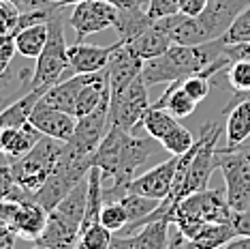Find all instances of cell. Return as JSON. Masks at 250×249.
<instances>
[{"instance_id":"cell-1","label":"cell","mask_w":250,"mask_h":249,"mask_svg":"<svg viewBox=\"0 0 250 249\" xmlns=\"http://www.w3.org/2000/svg\"><path fill=\"white\" fill-rule=\"evenodd\" d=\"M156 142L158 140L152 135L141 138L122 127H109L92 155V166L101 168L103 176L113 180L109 189H105V200H118L124 196L126 185L135 178V172L158 152Z\"/></svg>"},{"instance_id":"cell-2","label":"cell","mask_w":250,"mask_h":249,"mask_svg":"<svg viewBox=\"0 0 250 249\" xmlns=\"http://www.w3.org/2000/svg\"><path fill=\"white\" fill-rule=\"evenodd\" d=\"M225 43L220 39L201 45H171L163 56L144 62L141 77L147 86L171 84L188 75L201 73L212 62L225 56Z\"/></svg>"},{"instance_id":"cell-3","label":"cell","mask_w":250,"mask_h":249,"mask_svg":"<svg viewBox=\"0 0 250 249\" xmlns=\"http://www.w3.org/2000/svg\"><path fill=\"white\" fill-rule=\"evenodd\" d=\"M233 213L235 211L227 200V191L208 187V189L190 194L184 200H180L173 213L169 215V222L188 241L192 236H197L206 224H231Z\"/></svg>"},{"instance_id":"cell-4","label":"cell","mask_w":250,"mask_h":249,"mask_svg":"<svg viewBox=\"0 0 250 249\" xmlns=\"http://www.w3.org/2000/svg\"><path fill=\"white\" fill-rule=\"evenodd\" d=\"M62 155H64V142L43 135L30 152H26L18 161H11L13 163L15 183L30 200L37 198L39 189L45 185V180L49 178L54 168L58 166Z\"/></svg>"},{"instance_id":"cell-5","label":"cell","mask_w":250,"mask_h":249,"mask_svg":"<svg viewBox=\"0 0 250 249\" xmlns=\"http://www.w3.org/2000/svg\"><path fill=\"white\" fill-rule=\"evenodd\" d=\"M64 22H66L64 9L47 22L49 24L47 45H45V50L35 62V75H32V88L35 90L47 93L58 82L66 80V73L73 75L69 65V45L64 41Z\"/></svg>"},{"instance_id":"cell-6","label":"cell","mask_w":250,"mask_h":249,"mask_svg":"<svg viewBox=\"0 0 250 249\" xmlns=\"http://www.w3.org/2000/svg\"><path fill=\"white\" fill-rule=\"evenodd\" d=\"M218 168L225 176L227 200L233 211L250 208V142L235 149H216Z\"/></svg>"},{"instance_id":"cell-7","label":"cell","mask_w":250,"mask_h":249,"mask_svg":"<svg viewBox=\"0 0 250 249\" xmlns=\"http://www.w3.org/2000/svg\"><path fill=\"white\" fill-rule=\"evenodd\" d=\"M92 168V157H69L62 155L58 166L45 180V185L39 189L35 200L47 211H54L56 206L71 194L75 187L88 176Z\"/></svg>"},{"instance_id":"cell-8","label":"cell","mask_w":250,"mask_h":249,"mask_svg":"<svg viewBox=\"0 0 250 249\" xmlns=\"http://www.w3.org/2000/svg\"><path fill=\"white\" fill-rule=\"evenodd\" d=\"M109 101L107 97L92 114L77 118L75 131L69 142H64V155L69 157H92L109 131Z\"/></svg>"},{"instance_id":"cell-9","label":"cell","mask_w":250,"mask_h":249,"mask_svg":"<svg viewBox=\"0 0 250 249\" xmlns=\"http://www.w3.org/2000/svg\"><path fill=\"white\" fill-rule=\"evenodd\" d=\"M147 99V84L144 77H135L122 93L111 95L109 101V127H122L126 131H133L141 123V116L150 107Z\"/></svg>"},{"instance_id":"cell-10","label":"cell","mask_w":250,"mask_h":249,"mask_svg":"<svg viewBox=\"0 0 250 249\" xmlns=\"http://www.w3.org/2000/svg\"><path fill=\"white\" fill-rule=\"evenodd\" d=\"M73 11L69 15V26L75 30V41L82 43L86 37L94 32L107 30L116 26L118 9L107 0H83V2L71 4Z\"/></svg>"},{"instance_id":"cell-11","label":"cell","mask_w":250,"mask_h":249,"mask_svg":"<svg viewBox=\"0 0 250 249\" xmlns=\"http://www.w3.org/2000/svg\"><path fill=\"white\" fill-rule=\"evenodd\" d=\"M178 161H180V157L171 155L167 161L158 163V166H154L152 170L144 172L141 176H135L126 185V191H124V194H139V196H146V198H152V200L163 202L173 189Z\"/></svg>"},{"instance_id":"cell-12","label":"cell","mask_w":250,"mask_h":249,"mask_svg":"<svg viewBox=\"0 0 250 249\" xmlns=\"http://www.w3.org/2000/svg\"><path fill=\"white\" fill-rule=\"evenodd\" d=\"M248 4L250 0H209L206 11L197 18L206 41H216L223 37Z\"/></svg>"},{"instance_id":"cell-13","label":"cell","mask_w":250,"mask_h":249,"mask_svg":"<svg viewBox=\"0 0 250 249\" xmlns=\"http://www.w3.org/2000/svg\"><path fill=\"white\" fill-rule=\"evenodd\" d=\"M28 123L35 124L43 135L56 138V140H60V142H69L73 138V131H75L77 118L73 114H66V112L56 110V107L39 101L35 105V110H32Z\"/></svg>"},{"instance_id":"cell-14","label":"cell","mask_w":250,"mask_h":249,"mask_svg":"<svg viewBox=\"0 0 250 249\" xmlns=\"http://www.w3.org/2000/svg\"><path fill=\"white\" fill-rule=\"evenodd\" d=\"M144 62L137 54L130 52V48L126 43L118 41L116 52L111 54L109 65H107V73H109V88L111 95L122 93L124 88L128 86L135 77L141 75V69H144Z\"/></svg>"},{"instance_id":"cell-15","label":"cell","mask_w":250,"mask_h":249,"mask_svg":"<svg viewBox=\"0 0 250 249\" xmlns=\"http://www.w3.org/2000/svg\"><path fill=\"white\" fill-rule=\"evenodd\" d=\"M118 41L107 45H90V43H73L69 45V65L73 75L75 73H96V71H103L109 65L111 54L116 52Z\"/></svg>"},{"instance_id":"cell-16","label":"cell","mask_w":250,"mask_h":249,"mask_svg":"<svg viewBox=\"0 0 250 249\" xmlns=\"http://www.w3.org/2000/svg\"><path fill=\"white\" fill-rule=\"evenodd\" d=\"M79 234H82V225L66 219L58 211H49L47 225H45L43 234L35 241V245H43L49 249H75Z\"/></svg>"},{"instance_id":"cell-17","label":"cell","mask_w":250,"mask_h":249,"mask_svg":"<svg viewBox=\"0 0 250 249\" xmlns=\"http://www.w3.org/2000/svg\"><path fill=\"white\" fill-rule=\"evenodd\" d=\"M47 217H49L47 208H43L37 200H28L20 204V211L11 222V228L21 239L35 243L43 234L45 225H47Z\"/></svg>"},{"instance_id":"cell-18","label":"cell","mask_w":250,"mask_h":249,"mask_svg":"<svg viewBox=\"0 0 250 249\" xmlns=\"http://www.w3.org/2000/svg\"><path fill=\"white\" fill-rule=\"evenodd\" d=\"M43 138V133L39 131L35 124L26 123L21 127L4 129L0 133V146H2V155L9 161H18L26 152H30L37 146V142Z\"/></svg>"},{"instance_id":"cell-19","label":"cell","mask_w":250,"mask_h":249,"mask_svg":"<svg viewBox=\"0 0 250 249\" xmlns=\"http://www.w3.org/2000/svg\"><path fill=\"white\" fill-rule=\"evenodd\" d=\"M126 45L130 48V52L137 54L141 60H152V58H156V56H163L173 43H171V39H169L167 30H165L163 22L154 20L147 30H144L137 39H133V41Z\"/></svg>"},{"instance_id":"cell-20","label":"cell","mask_w":250,"mask_h":249,"mask_svg":"<svg viewBox=\"0 0 250 249\" xmlns=\"http://www.w3.org/2000/svg\"><path fill=\"white\" fill-rule=\"evenodd\" d=\"M86 75L88 73H75V75L58 82L56 86H52L47 93L43 95L41 101L56 107V110H62V112H66V114L75 116L77 97H79V90H82L83 82H86Z\"/></svg>"},{"instance_id":"cell-21","label":"cell","mask_w":250,"mask_h":249,"mask_svg":"<svg viewBox=\"0 0 250 249\" xmlns=\"http://www.w3.org/2000/svg\"><path fill=\"white\" fill-rule=\"evenodd\" d=\"M32 75H35V69H28V67H18L15 71L13 67H9L4 71V75L0 77V110H4L13 101H18L30 93Z\"/></svg>"},{"instance_id":"cell-22","label":"cell","mask_w":250,"mask_h":249,"mask_svg":"<svg viewBox=\"0 0 250 249\" xmlns=\"http://www.w3.org/2000/svg\"><path fill=\"white\" fill-rule=\"evenodd\" d=\"M227 149H235L250 140V99L240 101L225 114Z\"/></svg>"},{"instance_id":"cell-23","label":"cell","mask_w":250,"mask_h":249,"mask_svg":"<svg viewBox=\"0 0 250 249\" xmlns=\"http://www.w3.org/2000/svg\"><path fill=\"white\" fill-rule=\"evenodd\" d=\"M49 39V24L47 22H39V24L26 26L15 32V48L21 58H39L41 52L47 45Z\"/></svg>"},{"instance_id":"cell-24","label":"cell","mask_w":250,"mask_h":249,"mask_svg":"<svg viewBox=\"0 0 250 249\" xmlns=\"http://www.w3.org/2000/svg\"><path fill=\"white\" fill-rule=\"evenodd\" d=\"M197 105H199L197 101L192 99L184 88H182L180 80L169 84L167 90H165L161 97H158L154 103H152V107H161V110H167L169 114H173L175 118H186V116H190L192 112L197 110Z\"/></svg>"},{"instance_id":"cell-25","label":"cell","mask_w":250,"mask_h":249,"mask_svg":"<svg viewBox=\"0 0 250 249\" xmlns=\"http://www.w3.org/2000/svg\"><path fill=\"white\" fill-rule=\"evenodd\" d=\"M152 22L154 20L147 15V9H118V20L113 26L118 30V41L130 43L144 30H147Z\"/></svg>"},{"instance_id":"cell-26","label":"cell","mask_w":250,"mask_h":249,"mask_svg":"<svg viewBox=\"0 0 250 249\" xmlns=\"http://www.w3.org/2000/svg\"><path fill=\"white\" fill-rule=\"evenodd\" d=\"M169 224L167 219H154V222L141 225V228L130 236L133 249H167L169 247Z\"/></svg>"},{"instance_id":"cell-27","label":"cell","mask_w":250,"mask_h":249,"mask_svg":"<svg viewBox=\"0 0 250 249\" xmlns=\"http://www.w3.org/2000/svg\"><path fill=\"white\" fill-rule=\"evenodd\" d=\"M235 236L233 224H206L197 236L186 241V249H220Z\"/></svg>"},{"instance_id":"cell-28","label":"cell","mask_w":250,"mask_h":249,"mask_svg":"<svg viewBox=\"0 0 250 249\" xmlns=\"http://www.w3.org/2000/svg\"><path fill=\"white\" fill-rule=\"evenodd\" d=\"M118 200L122 202L124 208H126L128 219H130L126 228L122 232H118V234H130L135 225H137L141 219H146L147 215L158 206V200H152V198H146V196H139V194H124L122 198H118Z\"/></svg>"},{"instance_id":"cell-29","label":"cell","mask_w":250,"mask_h":249,"mask_svg":"<svg viewBox=\"0 0 250 249\" xmlns=\"http://www.w3.org/2000/svg\"><path fill=\"white\" fill-rule=\"evenodd\" d=\"M178 124V118H175L173 114H169L167 110H161V107H147V112L144 116H141V123L139 127H144L147 135H152L154 140H161L167 135L171 129Z\"/></svg>"},{"instance_id":"cell-30","label":"cell","mask_w":250,"mask_h":249,"mask_svg":"<svg viewBox=\"0 0 250 249\" xmlns=\"http://www.w3.org/2000/svg\"><path fill=\"white\" fill-rule=\"evenodd\" d=\"M113 241V232H109L101 222H94L82 228L75 249H109Z\"/></svg>"},{"instance_id":"cell-31","label":"cell","mask_w":250,"mask_h":249,"mask_svg":"<svg viewBox=\"0 0 250 249\" xmlns=\"http://www.w3.org/2000/svg\"><path fill=\"white\" fill-rule=\"evenodd\" d=\"M0 200H15V202H28L24 191L18 187L13 176V163L4 155H0Z\"/></svg>"},{"instance_id":"cell-32","label":"cell","mask_w":250,"mask_h":249,"mask_svg":"<svg viewBox=\"0 0 250 249\" xmlns=\"http://www.w3.org/2000/svg\"><path fill=\"white\" fill-rule=\"evenodd\" d=\"M128 213L126 208L122 206L120 200H105L103 208H101V224L105 225L109 232L118 234L128 225Z\"/></svg>"},{"instance_id":"cell-33","label":"cell","mask_w":250,"mask_h":249,"mask_svg":"<svg viewBox=\"0 0 250 249\" xmlns=\"http://www.w3.org/2000/svg\"><path fill=\"white\" fill-rule=\"evenodd\" d=\"M192 144H195V138H192V133H190L186 127H182L180 123L175 124L171 131H169V133L161 140V146H163V149L167 150L169 155H175V157H180V155H184V152H188Z\"/></svg>"},{"instance_id":"cell-34","label":"cell","mask_w":250,"mask_h":249,"mask_svg":"<svg viewBox=\"0 0 250 249\" xmlns=\"http://www.w3.org/2000/svg\"><path fill=\"white\" fill-rule=\"evenodd\" d=\"M220 41L225 45L231 43H250V4L235 18L231 28L220 37Z\"/></svg>"},{"instance_id":"cell-35","label":"cell","mask_w":250,"mask_h":249,"mask_svg":"<svg viewBox=\"0 0 250 249\" xmlns=\"http://www.w3.org/2000/svg\"><path fill=\"white\" fill-rule=\"evenodd\" d=\"M227 82L235 93H248L250 90V60H233L227 67Z\"/></svg>"},{"instance_id":"cell-36","label":"cell","mask_w":250,"mask_h":249,"mask_svg":"<svg viewBox=\"0 0 250 249\" xmlns=\"http://www.w3.org/2000/svg\"><path fill=\"white\" fill-rule=\"evenodd\" d=\"M20 9L11 0H0V37L15 35L20 30Z\"/></svg>"},{"instance_id":"cell-37","label":"cell","mask_w":250,"mask_h":249,"mask_svg":"<svg viewBox=\"0 0 250 249\" xmlns=\"http://www.w3.org/2000/svg\"><path fill=\"white\" fill-rule=\"evenodd\" d=\"M180 13L178 0H147V15L152 20H163Z\"/></svg>"},{"instance_id":"cell-38","label":"cell","mask_w":250,"mask_h":249,"mask_svg":"<svg viewBox=\"0 0 250 249\" xmlns=\"http://www.w3.org/2000/svg\"><path fill=\"white\" fill-rule=\"evenodd\" d=\"M15 52H18V48H15V35L0 37V62H2V65H7V67H11Z\"/></svg>"},{"instance_id":"cell-39","label":"cell","mask_w":250,"mask_h":249,"mask_svg":"<svg viewBox=\"0 0 250 249\" xmlns=\"http://www.w3.org/2000/svg\"><path fill=\"white\" fill-rule=\"evenodd\" d=\"M209 0H178V7L182 15H188V18H199V15L206 11Z\"/></svg>"},{"instance_id":"cell-40","label":"cell","mask_w":250,"mask_h":249,"mask_svg":"<svg viewBox=\"0 0 250 249\" xmlns=\"http://www.w3.org/2000/svg\"><path fill=\"white\" fill-rule=\"evenodd\" d=\"M231 224H233V228H235L237 234L250 236V208H246V211H235L233 213Z\"/></svg>"},{"instance_id":"cell-41","label":"cell","mask_w":250,"mask_h":249,"mask_svg":"<svg viewBox=\"0 0 250 249\" xmlns=\"http://www.w3.org/2000/svg\"><path fill=\"white\" fill-rule=\"evenodd\" d=\"M0 249H15V232L11 224L0 219Z\"/></svg>"},{"instance_id":"cell-42","label":"cell","mask_w":250,"mask_h":249,"mask_svg":"<svg viewBox=\"0 0 250 249\" xmlns=\"http://www.w3.org/2000/svg\"><path fill=\"white\" fill-rule=\"evenodd\" d=\"M20 204L21 202H15V200H0V219L11 224L20 211Z\"/></svg>"},{"instance_id":"cell-43","label":"cell","mask_w":250,"mask_h":249,"mask_svg":"<svg viewBox=\"0 0 250 249\" xmlns=\"http://www.w3.org/2000/svg\"><path fill=\"white\" fill-rule=\"evenodd\" d=\"M116 9H147V0H107Z\"/></svg>"},{"instance_id":"cell-44","label":"cell","mask_w":250,"mask_h":249,"mask_svg":"<svg viewBox=\"0 0 250 249\" xmlns=\"http://www.w3.org/2000/svg\"><path fill=\"white\" fill-rule=\"evenodd\" d=\"M223 249H250V236L237 234L235 239H231Z\"/></svg>"},{"instance_id":"cell-45","label":"cell","mask_w":250,"mask_h":249,"mask_svg":"<svg viewBox=\"0 0 250 249\" xmlns=\"http://www.w3.org/2000/svg\"><path fill=\"white\" fill-rule=\"evenodd\" d=\"M109 249H133V245H130V236L128 234H116Z\"/></svg>"},{"instance_id":"cell-46","label":"cell","mask_w":250,"mask_h":249,"mask_svg":"<svg viewBox=\"0 0 250 249\" xmlns=\"http://www.w3.org/2000/svg\"><path fill=\"white\" fill-rule=\"evenodd\" d=\"M167 249H186V239L180 230H175L171 234V241H169V247Z\"/></svg>"},{"instance_id":"cell-47","label":"cell","mask_w":250,"mask_h":249,"mask_svg":"<svg viewBox=\"0 0 250 249\" xmlns=\"http://www.w3.org/2000/svg\"><path fill=\"white\" fill-rule=\"evenodd\" d=\"M7 69H9V67H7V65H2V62H0V77L4 75V71H7Z\"/></svg>"},{"instance_id":"cell-48","label":"cell","mask_w":250,"mask_h":249,"mask_svg":"<svg viewBox=\"0 0 250 249\" xmlns=\"http://www.w3.org/2000/svg\"><path fill=\"white\" fill-rule=\"evenodd\" d=\"M52 2H58V4H66V7H69V0H52Z\"/></svg>"},{"instance_id":"cell-49","label":"cell","mask_w":250,"mask_h":249,"mask_svg":"<svg viewBox=\"0 0 250 249\" xmlns=\"http://www.w3.org/2000/svg\"><path fill=\"white\" fill-rule=\"evenodd\" d=\"M30 249H49V247H43V245H35V243H32V247Z\"/></svg>"},{"instance_id":"cell-50","label":"cell","mask_w":250,"mask_h":249,"mask_svg":"<svg viewBox=\"0 0 250 249\" xmlns=\"http://www.w3.org/2000/svg\"><path fill=\"white\" fill-rule=\"evenodd\" d=\"M77 2H83V0H69V7L71 4H77Z\"/></svg>"}]
</instances>
